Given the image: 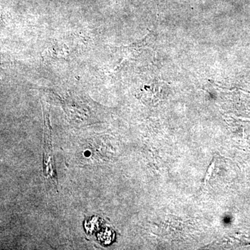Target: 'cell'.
<instances>
[{"instance_id":"6da1fadb","label":"cell","mask_w":250,"mask_h":250,"mask_svg":"<svg viewBox=\"0 0 250 250\" xmlns=\"http://www.w3.org/2000/svg\"><path fill=\"white\" fill-rule=\"evenodd\" d=\"M215 167V163H212L211 165L210 166V167H208V172H207V175H206L205 179V187L207 185V182L209 180L210 178V176H211L212 172H213V168Z\"/></svg>"}]
</instances>
